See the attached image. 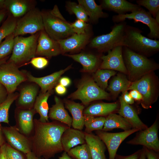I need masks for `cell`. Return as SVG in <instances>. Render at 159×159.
<instances>
[{
    "label": "cell",
    "mask_w": 159,
    "mask_h": 159,
    "mask_svg": "<svg viewBox=\"0 0 159 159\" xmlns=\"http://www.w3.org/2000/svg\"><path fill=\"white\" fill-rule=\"evenodd\" d=\"M34 131L30 137L32 151L38 157L49 159L62 152V135L69 127L60 122L53 121L43 122L34 119Z\"/></svg>",
    "instance_id": "6da1fadb"
},
{
    "label": "cell",
    "mask_w": 159,
    "mask_h": 159,
    "mask_svg": "<svg viewBox=\"0 0 159 159\" xmlns=\"http://www.w3.org/2000/svg\"><path fill=\"white\" fill-rule=\"evenodd\" d=\"M122 54L127 71L129 80L131 82L143 76L154 72L159 68L158 64L147 57L136 53L123 46Z\"/></svg>",
    "instance_id": "7a4b0ae2"
},
{
    "label": "cell",
    "mask_w": 159,
    "mask_h": 159,
    "mask_svg": "<svg viewBox=\"0 0 159 159\" xmlns=\"http://www.w3.org/2000/svg\"><path fill=\"white\" fill-rule=\"evenodd\" d=\"M139 28L127 24L122 43L132 51L147 57L150 56L159 51V40L150 39L143 36Z\"/></svg>",
    "instance_id": "3957f363"
},
{
    "label": "cell",
    "mask_w": 159,
    "mask_h": 159,
    "mask_svg": "<svg viewBox=\"0 0 159 159\" xmlns=\"http://www.w3.org/2000/svg\"><path fill=\"white\" fill-rule=\"evenodd\" d=\"M40 32L27 37H15L11 54L7 62L18 66L35 57Z\"/></svg>",
    "instance_id": "277c9868"
},
{
    "label": "cell",
    "mask_w": 159,
    "mask_h": 159,
    "mask_svg": "<svg viewBox=\"0 0 159 159\" xmlns=\"http://www.w3.org/2000/svg\"><path fill=\"white\" fill-rule=\"evenodd\" d=\"M153 72L132 82L127 90V91L135 90L140 93L143 97L140 102L143 107L145 109L151 108L157 100L158 96V81Z\"/></svg>",
    "instance_id": "5b68a950"
},
{
    "label": "cell",
    "mask_w": 159,
    "mask_h": 159,
    "mask_svg": "<svg viewBox=\"0 0 159 159\" xmlns=\"http://www.w3.org/2000/svg\"><path fill=\"white\" fill-rule=\"evenodd\" d=\"M126 22L115 23L109 33L96 36L89 43L91 48L99 53L107 52L114 47L122 46L125 35Z\"/></svg>",
    "instance_id": "8992f818"
},
{
    "label": "cell",
    "mask_w": 159,
    "mask_h": 159,
    "mask_svg": "<svg viewBox=\"0 0 159 159\" xmlns=\"http://www.w3.org/2000/svg\"><path fill=\"white\" fill-rule=\"evenodd\" d=\"M44 30L52 39L56 41L67 38L75 33L70 23L62 16L57 17L52 14L49 11H41Z\"/></svg>",
    "instance_id": "52a82bcc"
},
{
    "label": "cell",
    "mask_w": 159,
    "mask_h": 159,
    "mask_svg": "<svg viewBox=\"0 0 159 159\" xmlns=\"http://www.w3.org/2000/svg\"><path fill=\"white\" fill-rule=\"evenodd\" d=\"M68 97L72 100H79L84 105H87L94 101L108 100L110 95L100 88L93 79L86 77L80 82L77 90Z\"/></svg>",
    "instance_id": "ba28073f"
},
{
    "label": "cell",
    "mask_w": 159,
    "mask_h": 159,
    "mask_svg": "<svg viewBox=\"0 0 159 159\" xmlns=\"http://www.w3.org/2000/svg\"><path fill=\"white\" fill-rule=\"evenodd\" d=\"M44 30L41 11L35 7L17 19L13 33L15 37L35 34Z\"/></svg>",
    "instance_id": "9c48e42d"
},
{
    "label": "cell",
    "mask_w": 159,
    "mask_h": 159,
    "mask_svg": "<svg viewBox=\"0 0 159 159\" xmlns=\"http://www.w3.org/2000/svg\"><path fill=\"white\" fill-rule=\"evenodd\" d=\"M27 80L26 73L14 63L6 62L0 65V83L8 94L14 93L18 85Z\"/></svg>",
    "instance_id": "30bf717a"
},
{
    "label": "cell",
    "mask_w": 159,
    "mask_h": 159,
    "mask_svg": "<svg viewBox=\"0 0 159 159\" xmlns=\"http://www.w3.org/2000/svg\"><path fill=\"white\" fill-rule=\"evenodd\" d=\"M126 19L133 20L134 23L140 22L147 25L150 31L147 35L148 38L153 39H159V24L148 11L143 8L129 14L114 15L112 18V21L115 23L124 21Z\"/></svg>",
    "instance_id": "8fae6325"
},
{
    "label": "cell",
    "mask_w": 159,
    "mask_h": 159,
    "mask_svg": "<svg viewBox=\"0 0 159 159\" xmlns=\"http://www.w3.org/2000/svg\"><path fill=\"white\" fill-rule=\"evenodd\" d=\"M159 117H157L153 124L149 127L137 132L135 136L127 142L131 145H140L156 152H159L158 130Z\"/></svg>",
    "instance_id": "7c38bea8"
},
{
    "label": "cell",
    "mask_w": 159,
    "mask_h": 159,
    "mask_svg": "<svg viewBox=\"0 0 159 159\" xmlns=\"http://www.w3.org/2000/svg\"><path fill=\"white\" fill-rule=\"evenodd\" d=\"M139 131L132 128L123 132L112 133L102 130H96L95 133L103 142L107 149L108 159H115L117 150L122 143L129 136Z\"/></svg>",
    "instance_id": "4fadbf2b"
},
{
    "label": "cell",
    "mask_w": 159,
    "mask_h": 159,
    "mask_svg": "<svg viewBox=\"0 0 159 159\" xmlns=\"http://www.w3.org/2000/svg\"><path fill=\"white\" fill-rule=\"evenodd\" d=\"M2 130L6 142L11 147L25 154L32 152L30 137L21 133L15 126L2 127Z\"/></svg>",
    "instance_id": "5bb4252c"
},
{
    "label": "cell",
    "mask_w": 159,
    "mask_h": 159,
    "mask_svg": "<svg viewBox=\"0 0 159 159\" xmlns=\"http://www.w3.org/2000/svg\"><path fill=\"white\" fill-rule=\"evenodd\" d=\"M122 46L116 47L107 52V54L100 57L102 60L99 69L117 71L127 74L122 54Z\"/></svg>",
    "instance_id": "9a60e30c"
},
{
    "label": "cell",
    "mask_w": 159,
    "mask_h": 159,
    "mask_svg": "<svg viewBox=\"0 0 159 159\" xmlns=\"http://www.w3.org/2000/svg\"><path fill=\"white\" fill-rule=\"evenodd\" d=\"M61 53L58 41L51 39L44 30L40 31L37 41L36 56L51 58Z\"/></svg>",
    "instance_id": "2e32d148"
},
{
    "label": "cell",
    "mask_w": 159,
    "mask_h": 159,
    "mask_svg": "<svg viewBox=\"0 0 159 159\" xmlns=\"http://www.w3.org/2000/svg\"><path fill=\"white\" fill-rule=\"evenodd\" d=\"M36 113L33 108L23 109L17 108L16 110L15 126L21 133L27 137H31L33 133V117Z\"/></svg>",
    "instance_id": "e0dca14e"
},
{
    "label": "cell",
    "mask_w": 159,
    "mask_h": 159,
    "mask_svg": "<svg viewBox=\"0 0 159 159\" xmlns=\"http://www.w3.org/2000/svg\"><path fill=\"white\" fill-rule=\"evenodd\" d=\"M92 35L90 29L85 34L74 33L65 39L57 41L62 53L78 51L83 48L89 42Z\"/></svg>",
    "instance_id": "ac0fdd59"
},
{
    "label": "cell",
    "mask_w": 159,
    "mask_h": 159,
    "mask_svg": "<svg viewBox=\"0 0 159 159\" xmlns=\"http://www.w3.org/2000/svg\"><path fill=\"white\" fill-rule=\"evenodd\" d=\"M34 0H5L4 9L9 14L18 19L36 7Z\"/></svg>",
    "instance_id": "d6986e66"
},
{
    "label": "cell",
    "mask_w": 159,
    "mask_h": 159,
    "mask_svg": "<svg viewBox=\"0 0 159 159\" xmlns=\"http://www.w3.org/2000/svg\"><path fill=\"white\" fill-rule=\"evenodd\" d=\"M71 67V65L64 69L41 77H34L29 73L26 74L27 80L39 85L41 88V92L45 93L48 90H52L58 83L61 76Z\"/></svg>",
    "instance_id": "ffe728a7"
},
{
    "label": "cell",
    "mask_w": 159,
    "mask_h": 159,
    "mask_svg": "<svg viewBox=\"0 0 159 159\" xmlns=\"http://www.w3.org/2000/svg\"><path fill=\"white\" fill-rule=\"evenodd\" d=\"M103 9L115 12L118 15H123L127 12H134L143 8L137 4L126 0H103L100 4Z\"/></svg>",
    "instance_id": "44dd1931"
},
{
    "label": "cell",
    "mask_w": 159,
    "mask_h": 159,
    "mask_svg": "<svg viewBox=\"0 0 159 159\" xmlns=\"http://www.w3.org/2000/svg\"><path fill=\"white\" fill-rule=\"evenodd\" d=\"M119 99L120 107L117 111L119 115L125 119L133 128L140 130L148 127L140 119L137 112L131 105L125 102L121 96L119 97Z\"/></svg>",
    "instance_id": "7402d4cb"
},
{
    "label": "cell",
    "mask_w": 159,
    "mask_h": 159,
    "mask_svg": "<svg viewBox=\"0 0 159 159\" xmlns=\"http://www.w3.org/2000/svg\"><path fill=\"white\" fill-rule=\"evenodd\" d=\"M37 85L28 84L21 89L19 94L16 99L17 108L23 109H31L33 108L38 91V87Z\"/></svg>",
    "instance_id": "603a6c76"
},
{
    "label": "cell",
    "mask_w": 159,
    "mask_h": 159,
    "mask_svg": "<svg viewBox=\"0 0 159 159\" xmlns=\"http://www.w3.org/2000/svg\"><path fill=\"white\" fill-rule=\"evenodd\" d=\"M61 143L63 151L67 153L71 148L86 143L85 132L69 127L63 133Z\"/></svg>",
    "instance_id": "cb8c5ba5"
},
{
    "label": "cell",
    "mask_w": 159,
    "mask_h": 159,
    "mask_svg": "<svg viewBox=\"0 0 159 159\" xmlns=\"http://www.w3.org/2000/svg\"><path fill=\"white\" fill-rule=\"evenodd\" d=\"M120 104L117 102H101L92 104L84 110L83 115L106 117L118 111Z\"/></svg>",
    "instance_id": "d4e9b609"
},
{
    "label": "cell",
    "mask_w": 159,
    "mask_h": 159,
    "mask_svg": "<svg viewBox=\"0 0 159 159\" xmlns=\"http://www.w3.org/2000/svg\"><path fill=\"white\" fill-rule=\"evenodd\" d=\"M55 104L50 108L48 117L50 119L62 122L71 127L72 117L65 110L64 103L57 96H55Z\"/></svg>",
    "instance_id": "484cf974"
},
{
    "label": "cell",
    "mask_w": 159,
    "mask_h": 159,
    "mask_svg": "<svg viewBox=\"0 0 159 159\" xmlns=\"http://www.w3.org/2000/svg\"><path fill=\"white\" fill-rule=\"evenodd\" d=\"M85 133L86 142L89 148L92 159H107L105 154L107 148L103 142L92 132Z\"/></svg>",
    "instance_id": "4316f807"
},
{
    "label": "cell",
    "mask_w": 159,
    "mask_h": 159,
    "mask_svg": "<svg viewBox=\"0 0 159 159\" xmlns=\"http://www.w3.org/2000/svg\"><path fill=\"white\" fill-rule=\"evenodd\" d=\"M65 55L70 57L81 64L82 66V71L92 72L94 71L100 64V57L91 53H81L79 54Z\"/></svg>",
    "instance_id": "83f0119b"
},
{
    "label": "cell",
    "mask_w": 159,
    "mask_h": 159,
    "mask_svg": "<svg viewBox=\"0 0 159 159\" xmlns=\"http://www.w3.org/2000/svg\"><path fill=\"white\" fill-rule=\"evenodd\" d=\"M64 103L65 107L72 116V126L73 128L82 130L84 126L83 114L84 105L68 100H65Z\"/></svg>",
    "instance_id": "f1b7e54d"
},
{
    "label": "cell",
    "mask_w": 159,
    "mask_h": 159,
    "mask_svg": "<svg viewBox=\"0 0 159 159\" xmlns=\"http://www.w3.org/2000/svg\"><path fill=\"white\" fill-rule=\"evenodd\" d=\"M78 4L83 8L92 23H97L100 18H106L109 15L104 12L101 6L98 5L94 0H78Z\"/></svg>",
    "instance_id": "f546056e"
},
{
    "label": "cell",
    "mask_w": 159,
    "mask_h": 159,
    "mask_svg": "<svg viewBox=\"0 0 159 159\" xmlns=\"http://www.w3.org/2000/svg\"><path fill=\"white\" fill-rule=\"evenodd\" d=\"M52 93V90L45 93L41 92L36 99L33 109L39 114L40 118L39 120L42 122L49 121L48 114L49 109L47 101Z\"/></svg>",
    "instance_id": "4dcf8cb0"
},
{
    "label": "cell",
    "mask_w": 159,
    "mask_h": 159,
    "mask_svg": "<svg viewBox=\"0 0 159 159\" xmlns=\"http://www.w3.org/2000/svg\"><path fill=\"white\" fill-rule=\"evenodd\" d=\"M115 128L127 131L133 128L130 124L124 117L115 113H111L105 117L102 131L107 132Z\"/></svg>",
    "instance_id": "1f68e13d"
},
{
    "label": "cell",
    "mask_w": 159,
    "mask_h": 159,
    "mask_svg": "<svg viewBox=\"0 0 159 159\" xmlns=\"http://www.w3.org/2000/svg\"><path fill=\"white\" fill-rule=\"evenodd\" d=\"M131 82L127 79L125 74L119 73L112 78L107 90L116 98L121 92L127 91Z\"/></svg>",
    "instance_id": "d6a6232c"
},
{
    "label": "cell",
    "mask_w": 159,
    "mask_h": 159,
    "mask_svg": "<svg viewBox=\"0 0 159 159\" xmlns=\"http://www.w3.org/2000/svg\"><path fill=\"white\" fill-rule=\"evenodd\" d=\"M84 125L85 127V132L88 133L94 130H101L105 120V117L85 115Z\"/></svg>",
    "instance_id": "836d02e7"
},
{
    "label": "cell",
    "mask_w": 159,
    "mask_h": 159,
    "mask_svg": "<svg viewBox=\"0 0 159 159\" xmlns=\"http://www.w3.org/2000/svg\"><path fill=\"white\" fill-rule=\"evenodd\" d=\"M116 74V72L114 70L99 69L93 74V80L100 88L105 90L108 86V80Z\"/></svg>",
    "instance_id": "e575fe53"
},
{
    "label": "cell",
    "mask_w": 159,
    "mask_h": 159,
    "mask_svg": "<svg viewBox=\"0 0 159 159\" xmlns=\"http://www.w3.org/2000/svg\"><path fill=\"white\" fill-rule=\"evenodd\" d=\"M19 94H9L6 100L0 104V123L9 124V112L10 107L13 102L17 99Z\"/></svg>",
    "instance_id": "d590c367"
},
{
    "label": "cell",
    "mask_w": 159,
    "mask_h": 159,
    "mask_svg": "<svg viewBox=\"0 0 159 159\" xmlns=\"http://www.w3.org/2000/svg\"><path fill=\"white\" fill-rule=\"evenodd\" d=\"M67 153L73 159H92L89 148L86 143L71 148Z\"/></svg>",
    "instance_id": "8d00e7d4"
},
{
    "label": "cell",
    "mask_w": 159,
    "mask_h": 159,
    "mask_svg": "<svg viewBox=\"0 0 159 159\" xmlns=\"http://www.w3.org/2000/svg\"><path fill=\"white\" fill-rule=\"evenodd\" d=\"M17 19L9 14L0 27V44L2 40L14 33Z\"/></svg>",
    "instance_id": "74e56055"
},
{
    "label": "cell",
    "mask_w": 159,
    "mask_h": 159,
    "mask_svg": "<svg viewBox=\"0 0 159 159\" xmlns=\"http://www.w3.org/2000/svg\"><path fill=\"white\" fill-rule=\"evenodd\" d=\"M66 8L70 14L75 15L77 19L87 22L89 17L83 8L79 4L74 2L69 1L66 5Z\"/></svg>",
    "instance_id": "f35d334b"
},
{
    "label": "cell",
    "mask_w": 159,
    "mask_h": 159,
    "mask_svg": "<svg viewBox=\"0 0 159 159\" xmlns=\"http://www.w3.org/2000/svg\"><path fill=\"white\" fill-rule=\"evenodd\" d=\"M15 37L12 34L5 38L0 44V59L8 56L12 53Z\"/></svg>",
    "instance_id": "ab89813d"
},
{
    "label": "cell",
    "mask_w": 159,
    "mask_h": 159,
    "mask_svg": "<svg viewBox=\"0 0 159 159\" xmlns=\"http://www.w3.org/2000/svg\"><path fill=\"white\" fill-rule=\"evenodd\" d=\"M136 2L139 6L146 8L154 18L159 12V0H137Z\"/></svg>",
    "instance_id": "60d3db41"
},
{
    "label": "cell",
    "mask_w": 159,
    "mask_h": 159,
    "mask_svg": "<svg viewBox=\"0 0 159 159\" xmlns=\"http://www.w3.org/2000/svg\"><path fill=\"white\" fill-rule=\"evenodd\" d=\"M5 149L7 159H27L26 154L13 148L6 142Z\"/></svg>",
    "instance_id": "b9f144b4"
},
{
    "label": "cell",
    "mask_w": 159,
    "mask_h": 159,
    "mask_svg": "<svg viewBox=\"0 0 159 159\" xmlns=\"http://www.w3.org/2000/svg\"><path fill=\"white\" fill-rule=\"evenodd\" d=\"M70 24L74 32L78 34H85L90 29L89 24L80 19H77Z\"/></svg>",
    "instance_id": "7bdbcfd3"
},
{
    "label": "cell",
    "mask_w": 159,
    "mask_h": 159,
    "mask_svg": "<svg viewBox=\"0 0 159 159\" xmlns=\"http://www.w3.org/2000/svg\"><path fill=\"white\" fill-rule=\"evenodd\" d=\"M30 63L35 67L42 69L45 67L49 62L45 57H34L31 60Z\"/></svg>",
    "instance_id": "ee69618b"
},
{
    "label": "cell",
    "mask_w": 159,
    "mask_h": 159,
    "mask_svg": "<svg viewBox=\"0 0 159 159\" xmlns=\"http://www.w3.org/2000/svg\"><path fill=\"white\" fill-rule=\"evenodd\" d=\"M141 149L138 150L133 154L127 156H123L116 154L115 159H139Z\"/></svg>",
    "instance_id": "f6af8a7d"
},
{
    "label": "cell",
    "mask_w": 159,
    "mask_h": 159,
    "mask_svg": "<svg viewBox=\"0 0 159 159\" xmlns=\"http://www.w3.org/2000/svg\"><path fill=\"white\" fill-rule=\"evenodd\" d=\"M144 147L147 159H159V153L147 148L145 147Z\"/></svg>",
    "instance_id": "bcb514c9"
},
{
    "label": "cell",
    "mask_w": 159,
    "mask_h": 159,
    "mask_svg": "<svg viewBox=\"0 0 159 159\" xmlns=\"http://www.w3.org/2000/svg\"><path fill=\"white\" fill-rule=\"evenodd\" d=\"M8 94L6 88L0 83V104L6 100Z\"/></svg>",
    "instance_id": "7dc6e473"
},
{
    "label": "cell",
    "mask_w": 159,
    "mask_h": 159,
    "mask_svg": "<svg viewBox=\"0 0 159 159\" xmlns=\"http://www.w3.org/2000/svg\"><path fill=\"white\" fill-rule=\"evenodd\" d=\"M121 97L124 101L126 103L130 105L134 103L135 101L127 91H125L122 92Z\"/></svg>",
    "instance_id": "c3c4849f"
},
{
    "label": "cell",
    "mask_w": 159,
    "mask_h": 159,
    "mask_svg": "<svg viewBox=\"0 0 159 159\" xmlns=\"http://www.w3.org/2000/svg\"><path fill=\"white\" fill-rule=\"evenodd\" d=\"M129 93L134 101H139L140 102L142 100V96L140 93L137 90H131Z\"/></svg>",
    "instance_id": "681fc988"
},
{
    "label": "cell",
    "mask_w": 159,
    "mask_h": 159,
    "mask_svg": "<svg viewBox=\"0 0 159 159\" xmlns=\"http://www.w3.org/2000/svg\"><path fill=\"white\" fill-rule=\"evenodd\" d=\"M56 92L59 95L64 94L66 92L67 89L65 87L60 84L56 85L55 88Z\"/></svg>",
    "instance_id": "f907efd6"
},
{
    "label": "cell",
    "mask_w": 159,
    "mask_h": 159,
    "mask_svg": "<svg viewBox=\"0 0 159 159\" xmlns=\"http://www.w3.org/2000/svg\"><path fill=\"white\" fill-rule=\"evenodd\" d=\"M59 82L60 85L66 87L70 85L71 81L69 78L67 77H64L60 78Z\"/></svg>",
    "instance_id": "816d5d0a"
},
{
    "label": "cell",
    "mask_w": 159,
    "mask_h": 159,
    "mask_svg": "<svg viewBox=\"0 0 159 159\" xmlns=\"http://www.w3.org/2000/svg\"><path fill=\"white\" fill-rule=\"evenodd\" d=\"M5 143L0 147V159H7L5 151Z\"/></svg>",
    "instance_id": "f5cc1de1"
},
{
    "label": "cell",
    "mask_w": 159,
    "mask_h": 159,
    "mask_svg": "<svg viewBox=\"0 0 159 159\" xmlns=\"http://www.w3.org/2000/svg\"><path fill=\"white\" fill-rule=\"evenodd\" d=\"M2 127L1 123H0V147L6 142L3 133Z\"/></svg>",
    "instance_id": "db71d44e"
},
{
    "label": "cell",
    "mask_w": 159,
    "mask_h": 159,
    "mask_svg": "<svg viewBox=\"0 0 159 159\" xmlns=\"http://www.w3.org/2000/svg\"><path fill=\"white\" fill-rule=\"evenodd\" d=\"M27 159H42L36 156L32 152H31L26 154Z\"/></svg>",
    "instance_id": "11a10c76"
},
{
    "label": "cell",
    "mask_w": 159,
    "mask_h": 159,
    "mask_svg": "<svg viewBox=\"0 0 159 159\" xmlns=\"http://www.w3.org/2000/svg\"><path fill=\"white\" fill-rule=\"evenodd\" d=\"M7 13V11L5 9L0 10V23L4 19Z\"/></svg>",
    "instance_id": "9f6ffc18"
},
{
    "label": "cell",
    "mask_w": 159,
    "mask_h": 159,
    "mask_svg": "<svg viewBox=\"0 0 159 159\" xmlns=\"http://www.w3.org/2000/svg\"><path fill=\"white\" fill-rule=\"evenodd\" d=\"M42 159H44L42 158ZM59 159H72L67 154V153L65 152L62 153L61 156L59 157Z\"/></svg>",
    "instance_id": "6f0895ef"
},
{
    "label": "cell",
    "mask_w": 159,
    "mask_h": 159,
    "mask_svg": "<svg viewBox=\"0 0 159 159\" xmlns=\"http://www.w3.org/2000/svg\"><path fill=\"white\" fill-rule=\"evenodd\" d=\"M139 159H147L145 154L144 147L141 149V151Z\"/></svg>",
    "instance_id": "680465c9"
},
{
    "label": "cell",
    "mask_w": 159,
    "mask_h": 159,
    "mask_svg": "<svg viewBox=\"0 0 159 159\" xmlns=\"http://www.w3.org/2000/svg\"><path fill=\"white\" fill-rule=\"evenodd\" d=\"M9 58V57L8 56L4 58L0 59V65L6 62Z\"/></svg>",
    "instance_id": "91938a15"
},
{
    "label": "cell",
    "mask_w": 159,
    "mask_h": 159,
    "mask_svg": "<svg viewBox=\"0 0 159 159\" xmlns=\"http://www.w3.org/2000/svg\"><path fill=\"white\" fill-rule=\"evenodd\" d=\"M5 0H0V10L5 9L4 3Z\"/></svg>",
    "instance_id": "94428289"
},
{
    "label": "cell",
    "mask_w": 159,
    "mask_h": 159,
    "mask_svg": "<svg viewBox=\"0 0 159 159\" xmlns=\"http://www.w3.org/2000/svg\"><path fill=\"white\" fill-rule=\"evenodd\" d=\"M155 19L157 22L159 24V12L157 14Z\"/></svg>",
    "instance_id": "6125c7cd"
}]
</instances>
